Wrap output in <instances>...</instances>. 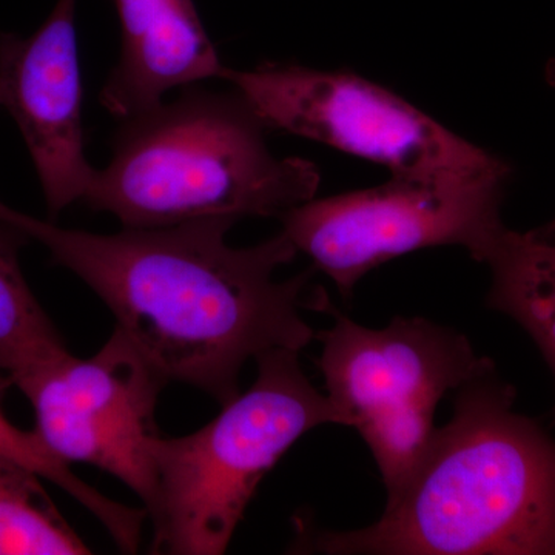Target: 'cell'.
<instances>
[{"label": "cell", "mask_w": 555, "mask_h": 555, "mask_svg": "<svg viewBox=\"0 0 555 555\" xmlns=\"http://www.w3.org/2000/svg\"><path fill=\"white\" fill-rule=\"evenodd\" d=\"M0 219L80 278L167 385L195 387L221 406L238 396L248 360L273 349L301 352L315 338L301 310L313 309L320 295L308 298L317 269L276 280L298 254L283 232L251 247L230 246L225 236L236 222L229 219L100 235L2 201Z\"/></svg>", "instance_id": "6da1fadb"}, {"label": "cell", "mask_w": 555, "mask_h": 555, "mask_svg": "<svg viewBox=\"0 0 555 555\" xmlns=\"http://www.w3.org/2000/svg\"><path fill=\"white\" fill-rule=\"evenodd\" d=\"M38 473L0 454V555L91 554L51 502Z\"/></svg>", "instance_id": "4fadbf2b"}, {"label": "cell", "mask_w": 555, "mask_h": 555, "mask_svg": "<svg viewBox=\"0 0 555 555\" xmlns=\"http://www.w3.org/2000/svg\"><path fill=\"white\" fill-rule=\"evenodd\" d=\"M495 369L460 387L414 473L366 528L313 535L327 554L555 555V440L514 411Z\"/></svg>", "instance_id": "7a4b0ae2"}, {"label": "cell", "mask_w": 555, "mask_h": 555, "mask_svg": "<svg viewBox=\"0 0 555 555\" xmlns=\"http://www.w3.org/2000/svg\"><path fill=\"white\" fill-rule=\"evenodd\" d=\"M3 94L2 89H0V107H2Z\"/></svg>", "instance_id": "e0dca14e"}, {"label": "cell", "mask_w": 555, "mask_h": 555, "mask_svg": "<svg viewBox=\"0 0 555 555\" xmlns=\"http://www.w3.org/2000/svg\"><path fill=\"white\" fill-rule=\"evenodd\" d=\"M534 232L540 236V238L553 241V243H555V219L554 221H551L550 224L545 225V228L535 229Z\"/></svg>", "instance_id": "9a60e30c"}, {"label": "cell", "mask_w": 555, "mask_h": 555, "mask_svg": "<svg viewBox=\"0 0 555 555\" xmlns=\"http://www.w3.org/2000/svg\"><path fill=\"white\" fill-rule=\"evenodd\" d=\"M506 184L392 177L294 207L280 217L281 232L350 298L371 270L423 248L465 247L485 262L506 232L500 217Z\"/></svg>", "instance_id": "52a82bcc"}, {"label": "cell", "mask_w": 555, "mask_h": 555, "mask_svg": "<svg viewBox=\"0 0 555 555\" xmlns=\"http://www.w3.org/2000/svg\"><path fill=\"white\" fill-rule=\"evenodd\" d=\"M268 129L321 142L392 171V177L509 181L506 160L477 147L392 91L350 72L299 64L225 68Z\"/></svg>", "instance_id": "8992f818"}, {"label": "cell", "mask_w": 555, "mask_h": 555, "mask_svg": "<svg viewBox=\"0 0 555 555\" xmlns=\"http://www.w3.org/2000/svg\"><path fill=\"white\" fill-rule=\"evenodd\" d=\"M119 122L112 159L82 201L122 228L280 218L320 188L315 164L270 152L268 127L236 90L196 83Z\"/></svg>", "instance_id": "3957f363"}, {"label": "cell", "mask_w": 555, "mask_h": 555, "mask_svg": "<svg viewBox=\"0 0 555 555\" xmlns=\"http://www.w3.org/2000/svg\"><path fill=\"white\" fill-rule=\"evenodd\" d=\"M27 233L0 219V372L7 382L67 349L21 268Z\"/></svg>", "instance_id": "7c38bea8"}, {"label": "cell", "mask_w": 555, "mask_h": 555, "mask_svg": "<svg viewBox=\"0 0 555 555\" xmlns=\"http://www.w3.org/2000/svg\"><path fill=\"white\" fill-rule=\"evenodd\" d=\"M120 27L119 60L100 101L122 120L164 101L170 90L221 79L225 65L193 0H113Z\"/></svg>", "instance_id": "30bf717a"}, {"label": "cell", "mask_w": 555, "mask_h": 555, "mask_svg": "<svg viewBox=\"0 0 555 555\" xmlns=\"http://www.w3.org/2000/svg\"><path fill=\"white\" fill-rule=\"evenodd\" d=\"M298 353H261L254 385L217 418L190 436L152 438L155 496L145 513L153 554H224L262 478L292 444L315 427L345 426Z\"/></svg>", "instance_id": "277c9868"}, {"label": "cell", "mask_w": 555, "mask_h": 555, "mask_svg": "<svg viewBox=\"0 0 555 555\" xmlns=\"http://www.w3.org/2000/svg\"><path fill=\"white\" fill-rule=\"evenodd\" d=\"M30 401L35 430L57 459L119 478L142 500L155 496L150 441L158 436L156 404L167 383L118 328L87 360L68 350L14 379Z\"/></svg>", "instance_id": "ba28073f"}, {"label": "cell", "mask_w": 555, "mask_h": 555, "mask_svg": "<svg viewBox=\"0 0 555 555\" xmlns=\"http://www.w3.org/2000/svg\"><path fill=\"white\" fill-rule=\"evenodd\" d=\"M485 262L492 273L489 308L514 318L531 335L555 378V243L534 230L506 229Z\"/></svg>", "instance_id": "8fae6325"}, {"label": "cell", "mask_w": 555, "mask_h": 555, "mask_svg": "<svg viewBox=\"0 0 555 555\" xmlns=\"http://www.w3.org/2000/svg\"><path fill=\"white\" fill-rule=\"evenodd\" d=\"M545 76L546 82L555 89V60L547 62Z\"/></svg>", "instance_id": "2e32d148"}, {"label": "cell", "mask_w": 555, "mask_h": 555, "mask_svg": "<svg viewBox=\"0 0 555 555\" xmlns=\"http://www.w3.org/2000/svg\"><path fill=\"white\" fill-rule=\"evenodd\" d=\"M78 0H57L27 38L0 33L2 107L16 120L50 219L82 201L94 167L86 156Z\"/></svg>", "instance_id": "9c48e42d"}, {"label": "cell", "mask_w": 555, "mask_h": 555, "mask_svg": "<svg viewBox=\"0 0 555 555\" xmlns=\"http://www.w3.org/2000/svg\"><path fill=\"white\" fill-rule=\"evenodd\" d=\"M315 310L334 315L320 332L318 360L326 396L346 427L358 430L377 462L387 500L414 473L436 433L441 398L494 371L465 335L420 317H396L386 327L361 326L323 295Z\"/></svg>", "instance_id": "5b68a950"}, {"label": "cell", "mask_w": 555, "mask_h": 555, "mask_svg": "<svg viewBox=\"0 0 555 555\" xmlns=\"http://www.w3.org/2000/svg\"><path fill=\"white\" fill-rule=\"evenodd\" d=\"M0 454L17 460L22 465L38 473L40 477L60 486L104 525L120 551L137 553L141 543L142 525L147 517L145 509L122 505L101 494L98 489L91 488L73 474L67 463L62 462L46 447L35 429H20L3 415L2 411H0Z\"/></svg>", "instance_id": "5bb4252c"}]
</instances>
